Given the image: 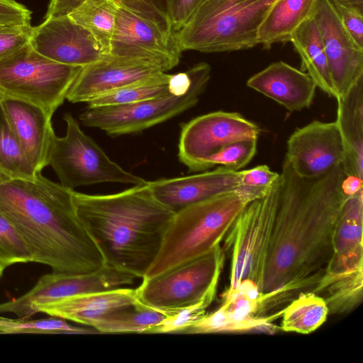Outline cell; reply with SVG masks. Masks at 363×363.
Returning <instances> with one entry per match:
<instances>
[{"label": "cell", "instance_id": "obj_1", "mask_svg": "<svg viewBox=\"0 0 363 363\" xmlns=\"http://www.w3.org/2000/svg\"><path fill=\"white\" fill-rule=\"evenodd\" d=\"M342 165L313 178L298 176L284 159L261 293L268 306L316 284L328 264L347 196Z\"/></svg>", "mask_w": 363, "mask_h": 363}, {"label": "cell", "instance_id": "obj_2", "mask_svg": "<svg viewBox=\"0 0 363 363\" xmlns=\"http://www.w3.org/2000/svg\"><path fill=\"white\" fill-rule=\"evenodd\" d=\"M74 189L38 172L0 184V211L15 225L33 262L52 272L89 273L105 264L76 210Z\"/></svg>", "mask_w": 363, "mask_h": 363}, {"label": "cell", "instance_id": "obj_3", "mask_svg": "<svg viewBox=\"0 0 363 363\" xmlns=\"http://www.w3.org/2000/svg\"><path fill=\"white\" fill-rule=\"evenodd\" d=\"M73 200L104 264L143 279L174 214L155 197L148 181L111 194L74 191Z\"/></svg>", "mask_w": 363, "mask_h": 363}, {"label": "cell", "instance_id": "obj_4", "mask_svg": "<svg viewBox=\"0 0 363 363\" xmlns=\"http://www.w3.org/2000/svg\"><path fill=\"white\" fill-rule=\"evenodd\" d=\"M250 202L234 189L175 212L160 252L143 278L157 276L211 252L220 245Z\"/></svg>", "mask_w": 363, "mask_h": 363}, {"label": "cell", "instance_id": "obj_5", "mask_svg": "<svg viewBox=\"0 0 363 363\" xmlns=\"http://www.w3.org/2000/svg\"><path fill=\"white\" fill-rule=\"evenodd\" d=\"M277 0H204L175 33L184 50L222 52L257 44L259 27Z\"/></svg>", "mask_w": 363, "mask_h": 363}, {"label": "cell", "instance_id": "obj_6", "mask_svg": "<svg viewBox=\"0 0 363 363\" xmlns=\"http://www.w3.org/2000/svg\"><path fill=\"white\" fill-rule=\"evenodd\" d=\"M82 68L53 61L28 43L0 60V94L38 106L52 117Z\"/></svg>", "mask_w": 363, "mask_h": 363}, {"label": "cell", "instance_id": "obj_7", "mask_svg": "<svg viewBox=\"0 0 363 363\" xmlns=\"http://www.w3.org/2000/svg\"><path fill=\"white\" fill-rule=\"evenodd\" d=\"M279 190L280 179L267 196L243 208L225 236L224 247L230 255L228 289L243 279H251L261 291Z\"/></svg>", "mask_w": 363, "mask_h": 363}, {"label": "cell", "instance_id": "obj_8", "mask_svg": "<svg viewBox=\"0 0 363 363\" xmlns=\"http://www.w3.org/2000/svg\"><path fill=\"white\" fill-rule=\"evenodd\" d=\"M192 84L184 94L167 93L140 102L119 106L87 107L79 120L111 135L140 132L176 116L196 104L211 77V67L199 62L190 69Z\"/></svg>", "mask_w": 363, "mask_h": 363}, {"label": "cell", "instance_id": "obj_9", "mask_svg": "<svg viewBox=\"0 0 363 363\" xmlns=\"http://www.w3.org/2000/svg\"><path fill=\"white\" fill-rule=\"evenodd\" d=\"M63 119L66 133L55 136L49 159L61 185L74 189L105 182L138 185L147 182L111 160L69 113Z\"/></svg>", "mask_w": 363, "mask_h": 363}, {"label": "cell", "instance_id": "obj_10", "mask_svg": "<svg viewBox=\"0 0 363 363\" xmlns=\"http://www.w3.org/2000/svg\"><path fill=\"white\" fill-rule=\"evenodd\" d=\"M224 251L220 245L208 253L157 276L143 278L135 289L145 306L172 314L201 299L219 281Z\"/></svg>", "mask_w": 363, "mask_h": 363}, {"label": "cell", "instance_id": "obj_11", "mask_svg": "<svg viewBox=\"0 0 363 363\" xmlns=\"http://www.w3.org/2000/svg\"><path fill=\"white\" fill-rule=\"evenodd\" d=\"M136 277L104 265L89 273L52 272L42 276L30 291L0 303V314L11 313L19 318H30L41 307L77 295L124 287L133 284Z\"/></svg>", "mask_w": 363, "mask_h": 363}, {"label": "cell", "instance_id": "obj_12", "mask_svg": "<svg viewBox=\"0 0 363 363\" xmlns=\"http://www.w3.org/2000/svg\"><path fill=\"white\" fill-rule=\"evenodd\" d=\"M260 128L238 112L214 111L182 124L178 145L180 162L191 172L230 143L258 140Z\"/></svg>", "mask_w": 363, "mask_h": 363}, {"label": "cell", "instance_id": "obj_13", "mask_svg": "<svg viewBox=\"0 0 363 363\" xmlns=\"http://www.w3.org/2000/svg\"><path fill=\"white\" fill-rule=\"evenodd\" d=\"M108 55L144 60L166 72L179 63L182 52L175 34L165 33L151 22L118 6Z\"/></svg>", "mask_w": 363, "mask_h": 363}, {"label": "cell", "instance_id": "obj_14", "mask_svg": "<svg viewBox=\"0 0 363 363\" xmlns=\"http://www.w3.org/2000/svg\"><path fill=\"white\" fill-rule=\"evenodd\" d=\"M313 16L318 26L336 100L363 79V48L348 34L330 0H316Z\"/></svg>", "mask_w": 363, "mask_h": 363}, {"label": "cell", "instance_id": "obj_15", "mask_svg": "<svg viewBox=\"0 0 363 363\" xmlns=\"http://www.w3.org/2000/svg\"><path fill=\"white\" fill-rule=\"evenodd\" d=\"M344 158L342 139L336 121H313L296 128L287 140L285 160L301 177L321 176L342 165Z\"/></svg>", "mask_w": 363, "mask_h": 363}, {"label": "cell", "instance_id": "obj_16", "mask_svg": "<svg viewBox=\"0 0 363 363\" xmlns=\"http://www.w3.org/2000/svg\"><path fill=\"white\" fill-rule=\"evenodd\" d=\"M29 43L42 55L72 66L83 67L106 55L93 35L69 16L44 19L33 27Z\"/></svg>", "mask_w": 363, "mask_h": 363}, {"label": "cell", "instance_id": "obj_17", "mask_svg": "<svg viewBox=\"0 0 363 363\" xmlns=\"http://www.w3.org/2000/svg\"><path fill=\"white\" fill-rule=\"evenodd\" d=\"M164 72L150 62L107 55L83 67L69 88L66 99L86 102L137 81Z\"/></svg>", "mask_w": 363, "mask_h": 363}, {"label": "cell", "instance_id": "obj_18", "mask_svg": "<svg viewBox=\"0 0 363 363\" xmlns=\"http://www.w3.org/2000/svg\"><path fill=\"white\" fill-rule=\"evenodd\" d=\"M9 123L29 163L36 172L49 165L56 134L52 117L40 107L12 98L1 101Z\"/></svg>", "mask_w": 363, "mask_h": 363}, {"label": "cell", "instance_id": "obj_19", "mask_svg": "<svg viewBox=\"0 0 363 363\" xmlns=\"http://www.w3.org/2000/svg\"><path fill=\"white\" fill-rule=\"evenodd\" d=\"M240 182V171L219 166L192 175L148 182L155 197L173 212L219 194L234 190Z\"/></svg>", "mask_w": 363, "mask_h": 363}, {"label": "cell", "instance_id": "obj_20", "mask_svg": "<svg viewBox=\"0 0 363 363\" xmlns=\"http://www.w3.org/2000/svg\"><path fill=\"white\" fill-rule=\"evenodd\" d=\"M363 192L347 196L336 225L331 258L322 277L337 279L363 272Z\"/></svg>", "mask_w": 363, "mask_h": 363}, {"label": "cell", "instance_id": "obj_21", "mask_svg": "<svg viewBox=\"0 0 363 363\" xmlns=\"http://www.w3.org/2000/svg\"><path fill=\"white\" fill-rule=\"evenodd\" d=\"M246 84L291 112L309 108L317 88L308 73L283 61L273 62L257 72Z\"/></svg>", "mask_w": 363, "mask_h": 363}, {"label": "cell", "instance_id": "obj_22", "mask_svg": "<svg viewBox=\"0 0 363 363\" xmlns=\"http://www.w3.org/2000/svg\"><path fill=\"white\" fill-rule=\"evenodd\" d=\"M138 301L135 289L120 287L68 297L41 307L39 313L93 328L104 315Z\"/></svg>", "mask_w": 363, "mask_h": 363}, {"label": "cell", "instance_id": "obj_23", "mask_svg": "<svg viewBox=\"0 0 363 363\" xmlns=\"http://www.w3.org/2000/svg\"><path fill=\"white\" fill-rule=\"evenodd\" d=\"M337 118L342 136L346 176L363 178V79L347 94L337 99Z\"/></svg>", "mask_w": 363, "mask_h": 363}, {"label": "cell", "instance_id": "obj_24", "mask_svg": "<svg viewBox=\"0 0 363 363\" xmlns=\"http://www.w3.org/2000/svg\"><path fill=\"white\" fill-rule=\"evenodd\" d=\"M316 0H277L261 23L257 44L269 49L291 40L298 27L313 16Z\"/></svg>", "mask_w": 363, "mask_h": 363}, {"label": "cell", "instance_id": "obj_25", "mask_svg": "<svg viewBox=\"0 0 363 363\" xmlns=\"http://www.w3.org/2000/svg\"><path fill=\"white\" fill-rule=\"evenodd\" d=\"M290 42L300 56L301 70L310 75L318 88L336 99L322 37L313 16L298 27Z\"/></svg>", "mask_w": 363, "mask_h": 363}, {"label": "cell", "instance_id": "obj_26", "mask_svg": "<svg viewBox=\"0 0 363 363\" xmlns=\"http://www.w3.org/2000/svg\"><path fill=\"white\" fill-rule=\"evenodd\" d=\"M283 310L268 316H255L248 319L238 320L230 315L220 306L211 313H206L193 325L184 330L181 334L207 333H274L280 328L274 322L281 317Z\"/></svg>", "mask_w": 363, "mask_h": 363}, {"label": "cell", "instance_id": "obj_27", "mask_svg": "<svg viewBox=\"0 0 363 363\" xmlns=\"http://www.w3.org/2000/svg\"><path fill=\"white\" fill-rule=\"evenodd\" d=\"M169 315L138 301L104 315L93 328L99 333H145Z\"/></svg>", "mask_w": 363, "mask_h": 363}, {"label": "cell", "instance_id": "obj_28", "mask_svg": "<svg viewBox=\"0 0 363 363\" xmlns=\"http://www.w3.org/2000/svg\"><path fill=\"white\" fill-rule=\"evenodd\" d=\"M328 313L321 296L312 291H303L284 308L279 328L285 332L309 334L325 323Z\"/></svg>", "mask_w": 363, "mask_h": 363}, {"label": "cell", "instance_id": "obj_29", "mask_svg": "<svg viewBox=\"0 0 363 363\" xmlns=\"http://www.w3.org/2000/svg\"><path fill=\"white\" fill-rule=\"evenodd\" d=\"M118 6L111 0H86L68 16L89 30L109 54Z\"/></svg>", "mask_w": 363, "mask_h": 363}, {"label": "cell", "instance_id": "obj_30", "mask_svg": "<svg viewBox=\"0 0 363 363\" xmlns=\"http://www.w3.org/2000/svg\"><path fill=\"white\" fill-rule=\"evenodd\" d=\"M171 75L166 72H159L98 96L87 103L88 107L134 104L156 98L169 92L175 93L171 90Z\"/></svg>", "mask_w": 363, "mask_h": 363}, {"label": "cell", "instance_id": "obj_31", "mask_svg": "<svg viewBox=\"0 0 363 363\" xmlns=\"http://www.w3.org/2000/svg\"><path fill=\"white\" fill-rule=\"evenodd\" d=\"M0 168L11 179H32L38 173L26 159L0 101Z\"/></svg>", "mask_w": 363, "mask_h": 363}, {"label": "cell", "instance_id": "obj_32", "mask_svg": "<svg viewBox=\"0 0 363 363\" xmlns=\"http://www.w3.org/2000/svg\"><path fill=\"white\" fill-rule=\"evenodd\" d=\"M15 333L89 335L99 333L93 328L76 326L55 316L42 319L0 316V334Z\"/></svg>", "mask_w": 363, "mask_h": 363}, {"label": "cell", "instance_id": "obj_33", "mask_svg": "<svg viewBox=\"0 0 363 363\" xmlns=\"http://www.w3.org/2000/svg\"><path fill=\"white\" fill-rule=\"evenodd\" d=\"M217 281L199 301L186 306L167 316L157 325L150 328L147 333H182L206 314V310L213 301L218 285Z\"/></svg>", "mask_w": 363, "mask_h": 363}, {"label": "cell", "instance_id": "obj_34", "mask_svg": "<svg viewBox=\"0 0 363 363\" xmlns=\"http://www.w3.org/2000/svg\"><path fill=\"white\" fill-rule=\"evenodd\" d=\"M33 262V256L13 223L0 211V267Z\"/></svg>", "mask_w": 363, "mask_h": 363}, {"label": "cell", "instance_id": "obj_35", "mask_svg": "<svg viewBox=\"0 0 363 363\" xmlns=\"http://www.w3.org/2000/svg\"><path fill=\"white\" fill-rule=\"evenodd\" d=\"M257 140H246L230 143L203 160L198 172L219 165L230 170L240 171L255 157Z\"/></svg>", "mask_w": 363, "mask_h": 363}, {"label": "cell", "instance_id": "obj_36", "mask_svg": "<svg viewBox=\"0 0 363 363\" xmlns=\"http://www.w3.org/2000/svg\"><path fill=\"white\" fill-rule=\"evenodd\" d=\"M279 179L280 174L272 171L267 165H258L240 170V182L235 189L251 202L267 196Z\"/></svg>", "mask_w": 363, "mask_h": 363}, {"label": "cell", "instance_id": "obj_37", "mask_svg": "<svg viewBox=\"0 0 363 363\" xmlns=\"http://www.w3.org/2000/svg\"><path fill=\"white\" fill-rule=\"evenodd\" d=\"M118 7L125 9L151 22L162 30L175 34L169 18L171 0H111Z\"/></svg>", "mask_w": 363, "mask_h": 363}, {"label": "cell", "instance_id": "obj_38", "mask_svg": "<svg viewBox=\"0 0 363 363\" xmlns=\"http://www.w3.org/2000/svg\"><path fill=\"white\" fill-rule=\"evenodd\" d=\"M33 28L30 24L0 26V60L28 44Z\"/></svg>", "mask_w": 363, "mask_h": 363}, {"label": "cell", "instance_id": "obj_39", "mask_svg": "<svg viewBox=\"0 0 363 363\" xmlns=\"http://www.w3.org/2000/svg\"><path fill=\"white\" fill-rule=\"evenodd\" d=\"M331 4L348 34L363 48V14L342 5L332 2Z\"/></svg>", "mask_w": 363, "mask_h": 363}, {"label": "cell", "instance_id": "obj_40", "mask_svg": "<svg viewBox=\"0 0 363 363\" xmlns=\"http://www.w3.org/2000/svg\"><path fill=\"white\" fill-rule=\"evenodd\" d=\"M31 11L15 0H0V26L29 25Z\"/></svg>", "mask_w": 363, "mask_h": 363}, {"label": "cell", "instance_id": "obj_41", "mask_svg": "<svg viewBox=\"0 0 363 363\" xmlns=\"http://www.w3.org/2000/svg\"><path fill=\"white\" fill-rule=\"evenodd\" d=\"M204 0H171L169 18L175 33L187 22L190 16Z\"/></svg>", "mask_w": 363, "mask_h": 363}, {"label": "cell", "instance_id": "obj_42", "mask_svg": "<svg viewBox=\"0 0 363 363\" xmlns=\"http://www.w3.org/2000/svg\"><path fill=\"white\" fill-rule=\"evenodd\" d=\"M86 0H50L44 19L68 16Z\"/></svg>", "mask_w": 363, "mask_h": 363}, {"label": "cell", "instance_id": "obj_43", "mask_svg": "<svg viewBox=\"0 0 363 363\" xmlns=\"http://www.w3.org/2000/svg\"><path fill=\"white\" fill-rule=\"evenodd\" d=\"M332 3L354 9L363 14V0H330Z\"/></svg>", "mask_w": 363, "mask_h": 363}, {"label": "cell", "instance_id": "obj_44", "mask_svg": "<svg viewBox=\"0 0 363 363\" xmlns=\"http://www.w3.org/2000/svg\"><path fill=\"white\" fill-rule=\"evenodd\" d=\"M10 179L11 178L0 168V184Z\"/></svg>", "mask_w": 363, "mask_h": 363}, {"label": "cell", "instance_id": "obj_45", "mask_svg": "<svg viewBox=\"0 0 363 363\" xmlns=\"http://www.w3.org/2000/svg\"><path fill=\"white\" fill-rule=\"evenodd\" d=\"M4 271L1 267H0V278L1 277L3 273H4Z\"/></svg>", "mask_w": 363, "mask_h": 363}, {"label": "cell", "instance_id": "obj_46", "mask_svg": "<svg viewBox=\"0 0 363 363\" xmlns=\"http://www.w3.org/2000/svg\"><path fill=\"white\" fill-rule=\"evenodd\" d=\"M4 99V96L0 94V101H1Z\"/></svg>", "mask_w": 363, "mask_h": 363}]
</instances>
